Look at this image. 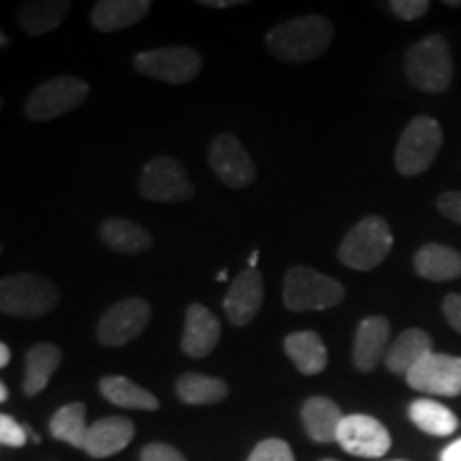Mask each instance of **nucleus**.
Wrapping results in <instances>:
<instances>
[{
  "instance_id": "1",
  "label": "nucleus",
  "mask_w": 461,
  "mask_h": 461,
  "mask_svg": "<svg viewBox=\"0 0 461 461\" xmlns=\"http://www.w3.org/2000/svg\"><path fill=\"white\" fill-rule=\"evenodd\" d=\"M333 41V24L322 15H303L278 24L267 34V50L282 62H312Z\"/></svg>"
},
{
  "instance_id": "33",
  "label": "nucleus",
  "mask_w": 461,
  "mask_h": 461,
  "mask_svg": "<svg viewBox=\"0 0 461 461\" xmlns=\"http://www.w3.org/2000/svg\"><path fill=\"white\" fill-rule=\"evenodd\" d=\"M428 0H393L391 3V11L402 20H417V17L428 14Z\"/></svg>"
},
{
  "instance_id": "23",
  "label": "nucleus",
  "mask_w": 461,
  "mask_h": 461,
  "mask_svg": "<svg viewBox=\"0 0 461 461\" xmlns=\"http://www.w3.org/2000/svg\"><path fill=\"white\" fill-rule=\"evenodd\" d=\"M414 269L425 280H455L461 276V252L442 244H428L414 255Z\"/></svg>"
},
{
  "instance_id": "37",
  "label": "nucleus",
  "mask_w": 461,
  "mask_h": 461,
  "mask_svg": "<svg viewBox=\"0 0 461 461\" xmlns=\"http://www.w3.org/2000/svg\"><path fill=\"white\" fill-rule=\"evenodd\" d=\"M199 5L212 9H227V7H238V5H244V0H201Z\"/></svg>"
},
{
  "instance_id": "14",
  "label": "nucleus",
  "mask_w": 461,
  "mask_h": 461,
  "mask_svg": "<svg viewBox=\"0 0 461 461\" xmlns=\"http://www.w3.org/2000/svg\"><path fill=\"white\" fill-rule=\"evenodd\" d=\"M222 305L230 325L244 327L255 321L263 305V276L258 269L248 267L230 282Z\"/></svg>"
},
{
  "instance_id": "42",
  "label": "nucleus",
  "mask_w": 461,
  "mask_h": 461,
  "mask_svg": "<svg viewBox=\"0 0 461 461\" xmlns=\"http://www.w3.org/2000/svg\"><path fill=\"white\" fill-rule=\"evenodd\" d=\"M218 280H227V272H224V269L221 274H218Z\"/></svg>"
},
{
  "instance_id": "29",
  "label": "nucleus",
  "mask_w": 461,
  "mask_h": 461,
  "mask_svg": "<svg viewBox=\"0 0 461 461\" xmlns=\"http://www.w3.org/2000/svg\"><path fill=\"white\" fill-rule=\"evenodd\" d=\"M90 425L86 423V403L73 402L56 411L50 420V431L56 440L68 442L75 448H84V438Z\"/></svg>"
},
{
  "instance_id": "32",
  "label": "nucleus",
  "mask_w": 461,
  "mask_h": 461,
  "mask_svg": "<svg viewBox=\"0 0 461 461\" xmlns=\"http://www.w3.org/2000/svg\"><path fill=\"white\" fill-rule=\"evenodd\" d=\"M140 459L141 461H186V457H184L176 447L165 445V442H152V445L143 447Z\"/></svg>"
},
{
  "instance_id": "27",
  "label": "nucleus",
  "mask_w": 461,
  "mask_h": 461,
  "mask_svg": "<svg viewBox=\"0 0 461 461\" xmlns=\"http://www.w3.org/2000/svg\"><path fill=\"white\" fill-rule=\"evenodd\" d=\"M411 420L420 431L429 436H451L457 429L459 420L453 411H448L445 403L434 400H417L411 403Z\"/></svg>"
},
{
  "instance_id": "13",
  "label": "nucleus",
  "mask_w": 461,
  "mask_h": 461,
  "mask_svg": "<svg viewBox=\"0 0 461 461\" xmlns=\"http://www.w3.org/2000/svg\"><path fill=\"white\" fill-rule=\"evenodd\" d=\"M338 442L357 457H383L391 448V434L378 419L367 414H348L338 429Z\"/></svg>"
},
{
  "instance_id": "41",
  "label": "nucleus",
  "mask_w": 461,
  "mask_h": 461,
  "mask_svg": "<svg viewBox=\"0 0 461 461\" xmlns=\"http://www.w3.org/2000/svg\"><path fill=\"white\" fill-rule=\"evenodd\" d=\"M9 43V39H7V34H5L3 31H0V48H5V45Z\"/></svg>"
},
{
  "instance_id": "12",
  "label": "nucleus",
  "mask_w": 461,
  "mask_h": 461,
  "mask_svg": "<svg viewBox=\"0 0 461 461\" xmlns=\"http://www.w3.org/2000/svg\"><path fill=\"white\" fill-rule=\"evenodd\" d=\"M414 391L428 395H461V357L431 353L406 374Z\"/></svg>"
},
{
  "instance_id": "16",
  "label": "nucleus",
  "mask_w": 461,
  "mask_h": 461,
  "mask_svg": "<svg viewBox=\"0 0 461 461\" xmlns=\"http://www.w3.org/2000/svg\"><path fill=\"white\" fill-rule=\"evenodd\" d=\"M135 436V425L124 417H105L92 423L84 438V448L95 459H105L124 451Z\"/></svg>"
},
{
  "instance_id": "45",
  "label": "nucleus",
  "mask_w": 461,
  "mask_h": 461,
  "mask_svg": "<svg viewBox=\"0 0 461 461\" xmlns=\"http://www.w3.org/2000/svg\"><path fill=\"white\" fill-rule=\"evenodd\" d=\"M322 461H338V459H322Z\"/></svg>"
},
{
  "instance_id": "25",
  "label": "nucleus",
  "mask_w": 461,
  "mask_h": 461,
  "mask_svg": "<svg viewBox=\"0 0 461 461\" xmlns=\"http://www.w3.org/2000/svg\"><path fill=\"white\" fill-rule=\"evenodd\" d=\"M285 353L305 376H314L327 367V348L314 331L291 333L285 339Z\"/></svg>"
},
{
  "instance_id": "20",
  "label": "nucleus",
  "mask_w": 461,
  "mask_h": 461,
  "mask_svg": "<svg viewBox=\"0 0 461 461\" xmlns=\"http://www.w3.org/2000/svg\"><path fill=\"white\" fill-rule=\"evenodd\" d=\"M99 235L109 250L118 255L135 257L143 255L152 246V238L141 224L126 221V218H107L101 222Z\"/></svg>"
},
{
  "instance_id": "10",
  "label": "nucleus",
  "mask_w": 461,
  "mask_h": 461,
  "mask_svg": "<svg viewBox=\"0 0 461 461\" xmlns=\"http://www.w3.org/2000/svg\"><path fill=\"white\" fill-rule=\"evenodd\" d=\"M149 303L141 297H126L113 303L101 316L96 327V338L103 346L118 348L129 344L131 339L140 338L149 322Z\"/></svg>"
},
{
  "instance_id": "4",
  "label": "nucleus",
  "mask_w": 461,
  "mask_h": 461,
  "mask_svg": "<svg viewBox=\"0 0 461 461\" xmlns=\"http://www.w3.org/2000/svg\"><path fill=\"white\" fill-rule=\"evenodd\" d=\"M393 248V233L380 216H367L346 233L339 244V261L357 272L376 269Z\"/></svg>"
},
{
  "instance_id": "3",
  "label": "nucleus",
  "mask_w": 461,
  "mask_h": 461,
  "mask_svg": "<svg viewBox=\"0 0 461 461\" xmlns=\"http://www.w3.org/2000/svg\"><path fill=\"white\" fill-rule=\"evenodd\" d=\"M285 305L293 312H314V310H330L342 303L344 286L336 278L316 272L312 267L297 265L285 276L282 288Z\"/></svg>"
},
{
  "instance_id": "40",
  "label": "nucleus",
  "mask_w": 461,
  "mask_h": 461,
  "mask_svg": "<svg viewBox=\"0 0 461 461\" xmlns=\"http://www.w3.org/2000/svg\"><path fill=\"white\" fill-rule=\"evenodd\" d=\"M257 261H258V250L252 252V257L248 258V265H250V269H257Z\"/></svg>"
},
{
  "instance_id": "44",
  "label": "nucleus",
  "mask_w": 461,
  "mask_h": 461,
  "mask_svg": "<svg viewBox=\"0 0 461 461\" xmlns=\"http://www.w3.org/2000/svg\"><path fill=\"white\" fill-rule=\"evenodd\" d=\"M0 255H3V244H0Z\"/></svg>"
},
{
  "instance_id": "34",
  "label": "nucleus",
  "mask_w": 461,
  "mask_h": 461,
  "mask_svg": "<svg viewBox=\"0 0 461 461\" xmlns=\"http://www.w3.org/2000/svg\"><path fill=\"white\" fill-rule=\"evenodd\" d=\"M438 210L445 214L448 221L461 224V193L459 190H451L438 197Z\"/></svg>"
},
{
  "instance_id": "43",
  "label": "nucleus",
  "mask_w": 461,
  "mask_h": 461,
  "mask_svg": "<svg viewBox=\"0 0 461 461\" xmlns=\"http://www.w3.org/2000/svg\"><path fill=\"white\" fill-rule=\"evenodd\" d=\"M3 105H5V101H3V96H0V112H3Z\"/></svg>"
},
{
  "instance_id": "8",
  "label": "nucleus",
  "mask_w": 461,
  "mask_h": 461,
  "mask_svg": "<svg viewBox=\"0 0 461 461\" xmlns=\"http://www.w3.org/2000/svg\"><path fill=\"white\" fill-rule=\"evenodd\" d=\"M135 68L146 77L158 82L182 86L193 82L203 68V58L199 51L186 45H171V48L148 50L135 56Z\"/></svg>"
},
{
  "instance_id": "15",
  "label": "nucleus",
  "mask_w": 461,
  "mask_h": 461,
  "mask_svg": "<svg viewBox=\"0 0 461 461\" xmlns=\"http://www.w3.org/2000/svg\"><path fill=\"white\" fill-rule=\"evenodd\" d=\"M221 342V321L203 303H190L182 333V350L190 359H203Z\"/></svg>"
},
{
  "instance_id": "38",
  "label": "nucleus",
  "mask_w": 461,
  "mask_h": 461,
  "mask_svg": "<svg viewBox=\"0 0 461 461\" xmlns=\"http://www.w3.org/2000/svg\"><path fill=\"white\" fill-rule=\"evenodd\" d=\"M11 361V350L7 344L0 342V367H5Z\"/></svg>"
},
{
  "instance_id": "18",
  "label": "nucleus",
  "mask_w": 461,
  "mask_h": 461,
  "mask_svg": "<svg viewBox=\"0 0 461 461\" xmlns=\"http://www.w3.org/2000/svg\"><path fill=\"white\" fill-rule=\"evenodd\" d=\"M149 9V0H101L92 7L90 22L99 32H118L141 22Z\"/></svg>"
},
{
  "instance_id": "21",
  "label": "nucleus",
  "mask_w": 461,
  "mask_h": 461,
  "mask_svg": "<svg viewBox=\"0 0 461 461\" xmlns=\"http://www.w3.org/2000/svg\"><path fill=\"white\" fill-rule=\"evenodd\" d=\"M68 9H71L68 0H28L17 7L15 17L22 31L32 37H41L62 24Z\"/></svg>"
},
{
  "instance_id": "28",
  "label": "nucleus",
  "mask_w": 461,
  "mask_h": 461,
  "mask_svg": "<svg viewBox=\"0 0 461 461\" xmlns=\"http://www.w3.org/2000/svg\"><path fill=\"white\" fill-rule=\"evenodd\" d=\"M176 393L184 403L203 406V403L222 402L229 395V387L221 378L203 376V374H182L176 383Z\"/></svg>"
},
{
  "instance_id": "7",
  "label": "nucleus",
  "mask_w": 461,
  "mask_h": 461,
  "mask_svg": "<svg viewBox=\"0 0 461 461\" xmlns=\"http://www.w3.org/2000/svg\"><path fill=\"white\" fill-rule=\"evenodd\" d=\"M442 129L434 118L420 115L406 126L395 149V167L402 176H419L429 169L442 148Z\"/></svg>"
},
{
  "instance_id": "30",
  "label": "nucleus",
  "mask_w": 461,
  "mask_h": 461,
  "mask_svg": "<svg viewBox=\"0 0 461 461\" xmlns=\"http://www.w3.org/2000/svg\"><path fill=\"white\" fill-rule=\"evenodd\" d=\"M248 461H295V455H293V448L285 440L267 438V440L258 442Z\"/></svg>"
},
{
  "instance_id": "9",
  "label": "nucleus",
  "mask_w": 461,
  "mask_h": 461,
  "mask_svg": "<svg viewBox=\"0 0 461 461\" xmlns=\"http://www.w3.org/2000/svg\"><path fill=\"white\" fill-rule=\"evenodd\" d=\"M140 194L157 203H184L193 199L194 186L180 160L157 157L141 169Z\"/></svg>"
},
{
  "instance_id": "17",
  "label": "nucleus",
  "mask_w": 461,
  "mask_h": 461,
  "mask_svg": "<svg viewBox=\"0 0 461 461\" xmlns=\"http://www.w3.org/2000/svg\"><path fill=\"white\" fill-rule=\"evenodd\" d=\"M391 325L384 316H367L361 321L353 344V363L359 372H372L387 357Z\"/></svg>"
},
{
  "instance_id": "26",
  "label": "nucleus",
  "mask_w": 461,
  "mask_h": 461,
  "mask_svg": "<svg viewBox=\"0 0 461 461\" xmlns=\"http://www.w3.org/2000/svg\"><path fill=\"white\" fill-rule=\"evenodd\" d=\"M99 389L107 402L115 403L120 408H129V411H158L160 402L157 395L149 393L148 389L140 387L132 383L131 378L124 376H105L99 383Z\"/></svg>"
},
{
  "instance_id": "39",
  "label": "nucleus",
  "mask_w": 461,
  "mask_h": 461,
  "mask_svg": "<svg viewBox=\"0 0 461 461\" xmlns=\"http://www.w3.org/2000/svg\"><path fill=\"white\" fill-rule=\"evenodd\" d=\"M7 397H9V391H7V387H5V384H3V380H0V403L7 402Z\"/></svg>"
},
{
  "instance_id": "31",
  "label": "nucleus",
  "mask_w": 461,
  "mask_h": 461,
  "mask_svg": "<svg viewBox=\"0 0 461 461\" xmlns=\"http://www.w3.org/2000/svg\"><path fill=\"white\" fill-rule=\"evenodd\" d=\"M26 429L14 417L0 414V445L5 447H24L26 445Z\"/></svg>"
},
{
  "instance_id": "2",
  "label": "nucleus",
  "mask_w": 461,
  "mask_h": 461,
  "mask_svg": "<svg viewBox=\"0 0 461 461\" xmlns=\"http://www.w3.org/2000/svg\"><path fill=\"white\" fill-rule=\"evenodd\" d=\"M60 291L50 278L37 274H15L0 278V312L17 319L45 316L58 305Z\"/></svg>"
},
{
  "instance_id": "5",
  "label": "nucleus",
  "mask_w": 461,
  "mask_h": 461,
  "mask_svg": "<svg viewBox=\"0 0 461 461\" xmlns=\"http://www.w3.org/2000/svg\"><path fill=\"white\" fill-rule=\"evenodd\" d=\"M406 75L414 88L423 92H445L453 79V56L440 34H431L406 54Z\"/></svg>"
},
{
  "instance_id": "35",
  "label": "nucleus",
  "mask_w": 461,
  "mask_h": 461,
  "mask_svg": "<svg viewBox=\"0 0 461 461\" xmlns=\"http://www.w3.org/2000/svg\"><path fill=\"white\" fill-rule=\"evenodd\" d=\"M442 310H445L448 325H451L457 333H461V295H455V293L453 295H448L445 299Z\"/></svg>"
},
{
  "instance_id": "22",
  "label": "nucleus",
  "mask_w": 461,
  "mask_h": 461,
  "mask_svg": "<svg viewBox=\"0 0 461 461\" xmlns=\"http://www.w3.org/2000/svg\"><path fill=\"white\" fill-rule=\"evenodd\" d=\"M342 411L330 397H310L302 408L305 431L314 442H321V445L338 440V429L342 425Z\"/></svg>"
},
{
  "instance_id": "24",
  "label": "nucleus",
  "mask_w": 461,
  "mask_h": 461,
  "mask_svg": "<svg viewBox=\"0 0 461 461\" xmlns=\"http://www.w3.org/2000/svg\"><path fill=\"white\" fill-rule=\"evenodd\" d=\"M434 350H431V338L428 333L420 330H406L391 344L387 357H384V363H387L389 372L403 374L406 376L417 363L423 361Z\"/></svg>"
},
{
  "instance_id": "11",
  "label": "nucleus",
  "mask_w": 461,
  "mask_h": 461,
  "mask_svg": "<svg viewBox=\"0 0 461 461\" xmlns=\"http://www.w3.org/2000/svg\"><path fill=\"white\" fill-rule=\"evenodd\" d=\"M207 163L214 176L229 188H246L255 182L257 169L250 154L230 132H222L212 141Z\"/></svg>"
},
{
  "instance_id": "6",
  "label": "nucleus",
  "mask_w": 461,
  "mask_h": 461,
  "mask_svg": "<svg viewBox=\"0 0 461 461\" xmlns=\"http://www.w3.org/2000/svg\"><path fill=\"white\" fill-rule=\"evenodd\" d=\"M90 86L73 75H58L48 82L39 84L24 103V113L32 122H50L88 99Z\"/></svg>"
},
{
  "instance_id": "36",
  "label": "nucleus",
  "mask_w": 461,
  "mask_h": 461,
  "mask_svg": "<svg viewBox=\"0 0 461 461\" xmlns=\"http://www.w3.org/2000/svg\"><path fill=\"white\" fill-rule=\"evenodd\" d=\"M440 461H461V438L440 453Z\"/></svg>"
},
{
  "instance_id": "19",
  "label": "nucleus",
  "mask_w": 461,
  "mask_h": 461,
  "mask_svg": "<svg viewBox=\"0 0 461 461\" xmlns=\"http://www.w3.org/2000/svg\"><path fill=\"white\" fill-rule=\"evenodd\" d=\"M60 363H62L60 346L51 342H41V344L31 346L26 353V372H24V384H22L24 395L34 397L41 393V391L50 384V380L56 374L58 367H60Z\"/></svg>"
}]
</instances>
